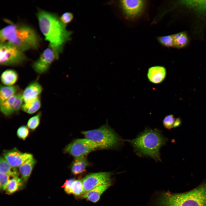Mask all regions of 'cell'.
<instances>
[{"mask_svg": "<svg viewBox=\"0 0 206 206\" xmlns=\"http://www.w3.org/2000/svg\"><path fill=\"white\" fill-rule=\"evenodd\" d=\"M40 30L58 59L66 42L70 39L71 31L57 14L39 9L37 13Z\"/></svg>", "mask_w": 206, "mask_h": 206, "instance_id": "cell-1", "label": "cell"}, {"mask_svg": "<svg viewBox=\"0 0 206 206\" xmlns=\"http://www.w3.org/2000/svg\"><path fill=\"white\" fill-rule=\"evenodd\" d=\"M41 39L33 28L23 23L11 22L0 31V43L8 42L23 52L37 49Z\"/></svg>", "mask_w": 206, "mask_h": 206, "instance_id": "cell-2", "label": "cell"}, {"mask_svg": "<svg viewBox=\"0 0 206 206\" xmlns=\"http://www.w3.org/2000/svg\"><path fill=\"white\" fill-rule=\"evenodd\" d=\"M167 140L160 131L147 128L135 138L126 141L138 154L148 156L159 161H161L160 149Z\"/></svg>", "mask_w": 206, "mask_h": 206, "instance_id": "cell-3", "label": "cell"}, {"mask_svg": "<svg viewBox=\"0 0 206 206\" xmlns=\"http://www.w3.org/2000/svg\"><path fill=\"white\" fill-rule=\"evenodd\" d=\"M158 206H206V185L181 194H162Z\"/></svg>", "mask_w": 206, "mask_h": 206, "instance_id": "cell-4", "label": "cell"}, {"mask_svg": "<svg viewBox=\"0 0 206 206\" xmlns=\"http://www.w3.org/2000/svg\"><path fill=\"white\" fill-rule=\"evenodd\" d=\"M81 133L85 138L97 144L99 148H114L119 145L121 141L118 135L107 124L97 129L83 131Z\"/></svg>", "mask_w": 206, "mask_h": 206, "instance_id": "cell-5", "label": "cell"}, {"mask_svg": "<svg viewBox=\"0 0 206 206\" xmlns=\"http://www.w3.org/2000/svg\"><path fill=\"white\" fill-rule=\"evenodd\" d=\"M24 52L9 43H0V65L16 66L22 64L27 60Z\"/></svg>", "mask_w": 206, "mask_h": 206, "instance_id": "cell-6", "label": "cell"}, {"mask_svg": "<svg viewBox=\"0 0 206 206\" xmlns=\"http://www.w3.org/2000/svg\"><path fill=\"white\" fill-rule=\"evenodd\" d=\"M98 148H99V147L97 144L85 138L73 141L65 147L64 151L65 153L76 158L85 156Z\"/></svg>", "mask_w": 206, "mask_h": 206, "instance_id": "cell-7", "label": "cell"}, {"mask_svg": "<svg viewBox=\"0 0 206 206\" xmlns=\"http://www.w3.org/2000/svg\"><path fill=\"white\" fill-rule=\"evenodd\" d=\"M122 11L128 18L133 19L140 16L146 4L143 0H123L120 2Z\"/></svg>", "mask_w": 206, "mask_h": 206, "instance_id": "cell-8", "label": "cell"}, {"mask_svg": "<svg viewBox=\"0 0 206 206\" xmlns=\"http://www.w3.org/2000/svg\"><path fill=\"white\" fill-rule=\"evenodd\" d=\"M58 59L56 53L49 47L45 49L38 58L32 64V67L37 73L41 74L47 72L53 62Z\"/></svg>", "mask_w": 206, "mask_h": 206, "instance_id": "cell-9", "label": "cell"}, {"mask_svg": "<svg viewBox=\"0 0 206 206\" xmlns=\"http://www.w3.org/2000/svg\"><path fill=\"white\" fill-rule=\"evenodd\" d=\"M111 174L109 172L92 173L86 176L82 180L84 193H86L100 185L111 181Z\"/></svg>", "mask_w": 206, "mask_h": 206, "instance_id": "cell-10", "label": "cell"}, {"mask_svg": "<svg viewBox=\"0 0 206 206\" xmlns=\"http://www.w3.org/2000/svg\"><path fill=\"white\" fill-rule=\"evenodd\" d=\"M2 157L11 165L16 168L33 156L31 153L22 152L15 147L11 149L4 150Z\"/></svg>", "mask_w": 206, "mask_h": 206, "instance_id": "cell-11", "label": "cell"}, {"mask_svg": "<svg viewBox=\"0 0 206 206\" xmlns=\"http://www.w3.org/2000/svg\"><path fill=\"white\" fill-rule=\"evenodd\" d=\"M42 90V86L37 81L30 83L23 92L24 103L30 102L39 97Z\"/></svg>", "mask_w": 206, "mask_h": 206, "instance_id": "cell-12", "label": "cell"}, {"mask_svg": "<svg viewBox=\"0 0 206 206\" xmlns=\"http://www.w3.org/2000/svg\"><path fill=\"white\" fill-rule=\"evenodd\" d=\"M166 70L163 66H155L149 68L147 74V78L150 82L155 84L161 82L165 78Z\"/></svg>", "mask_w": 206, "mask_h": 206, "instance_id": "cell-13", "label": "cell"}, {"mask_svg": "<svg viewBox=\"0 0 206 206\" xmlns=\"http://www.w3.org/2000/svg\"><path fill=\"white\" fill-rule=\"evenodd\" d=\"M111 185V181L100 185L85 193L82 197L93 203L97 202L101 195Z\"/></svg>", "mask_w": 206, "mask_h": 206, "instance_id": "cell-14", "label": "cell"}, {"mask_svg": "<svg viewBox=\"0 0 206 206\" xmlns=\"http://www.w3.org/2000/svg\"><path fill=\"white\" fill-rule=\"evenodd\" d=\"M36 163V160L33 157L19 167V172L24 182H26L29 179Z\"/></svg>", "mask_w": 206, "mask_h": 206, "instance_id": "cell-15", "label": "cell"}, {"mask_svg": "<svg viewBox=\"0 0 206 206\" xmlns=\"http://www.w3.org/2000/svg\"><path fill=\"white\" fill-rule=\"evenodd\" d=\"M179 3L199 13L206 14V0H183Z\"/></svg>", "mask_w": 206, "mask_h": 206, "instance_id": "cell-16", "label": "cell"}, {"mask_svg": "<svg viewBox=\"0 0 206 206\" xmlns=\"http://www.w3.org/2000/svg\"><path fill=\"white\" fill-rule=\"evenodd\" d=\"M89 165L85 156L75 158L71 165V172L75 175L81 174L85 171Z\"/></svg>", "mask_w": 206, "mask_h": 206, "instance_id": "cell-17", "label": "cell"}, {"mask_svg": "<svg viewBox=\"0 0 206 206\" xmlns=\"http://www.w3.org/2000/svg\"><path fill=\"white\" fill-rule=\"evenodd\" d=\"M18 79V74L14 70L9 69L2 74L1 80L2 83L6 86H13Z\"/></svg>", "mask_w": 206, "mask_h": 206, "instance_id": "cell-18", "label": "cell"}, {"mask_svg": "<svg viewBox=\"0 0 206 206\" xmlns=\"http://www.w3.org/2000/svg\"><path fill=\"white\" fill-rule=\"evenodd\" d=\"M19 88L17 86H3L1 85L0 104L17 93Z\"/></svg>", "mask_w": 206, "mask_h": 206, "instance_id": "cell-19", "label": "cell"}, {"mask_svg": "<svg viewBox=\"0 0 206 206\" xmlns=\"http://www.w3.org/2000/svg\"><path fill=\"white\" fill-rule=\"evenodd\" d=\"M0 158V173L7 174L12 177H19V172L16 168L9 164L2 156Z\"/></svg>", "mask_w": 206, "mask_h": 206, "instance_id": "cell-20", "label": "cell"}, {"mask_svg": "<svg viewBox=\"0 0 206 206\" xmlns=\"http://www.w3.org/2000/svg\"><path fill=\"white\" fill-rule=\"evenodd\" d=\"M23 182L19 177H12L10 179L5 190L7 193L10 195L18 191L23 186Z\"/></svg>", "mask_w": 206, "mask_h": 206, "instance_id": "cell-21", "label": "cell"}, {"mask_svg": "<svg viewBox=\"0 0 206 206\" xmlns=\"http://www.w3.org/2000/svg\"><path fill=\"white\" fill-rule=\"evenodd\" d=\"M174 41V47L181 48L187 46L189 43V40L187 33L180 32L173 35Z\"/></svg>", "mask_w": 206, "mask_h": 206, "instance_id": "cell-22", "label": "cell"}, {"mask_svg": "<svg viewBox=\"0 0 206 206\" xmlns=\"http://www.w3.org/2000/svg\"><path fill=\"white\" fill-rule=\"evenodd\" d=\"M41 101L39 97L35 100L28 103H24L21 109L24 112L29 114H32L37 112L40 108Z\"/></svg>", "mask_w": 206, "mask_h": 206, "instance_id": "cell-23", "label": "cell"}, {"mask_svg": "<svg viewBox=\"0 0 206 206\" xmlns=\"http://www.w3.org/2000/svg\"><path fill=\"white\" fill-rule=\"evenodd\" d=\"M17 93L0 104V111L4 116H8L12 115V109L16 98Z\"/></svg>", "mask_w": 206, "mask_h": 206, "instance_id": "cell-24", "label": "cell"}, {"mask_svg": "<svg viewBox=\"0 0 206 206\" xmlns=\"http://www.w3.org/2000/svg\"><path fill=\"white\" fill-rule=\"evenodd\" d=\"M41 115V112H40L28 120L27 126L29 129L33 131L38 127L40 123Z\"/></svg>", "mask_w": 206, "mask_h": 206, "instance_id": "cell-25", "label": "cell"}, {"mask_svg": "<svg viewBox=\"0 0 206 206\" xmlns=\"http://www.w3.org/2000/svg\"><path fill=\"white\" fill-rule=\"evenodd\" d=\"M71 193L76 196H79L84 193L82 180H74L71 187Z\"/></svg>", "mask_w": 206, "mask_h": 206, "instance_id": "cell-26", "label": "cell"}, {"mask_svg": "<svg viewBox=\"0 0 206 206\" xmlns=\"http://www.w3.org/2000/svg\"><path fill=\"white\" fill-rule=\"evenodd\" d=\"M23 102V92H19L12 109V115L18 112L21 108Z\"/></svg>", "mask_w": 206, "mask_h": 206, "instance_id": "cell-27", "label": "cell"}, {"mask_svg": "<svg viewBox=\"0 0 206 206\" xmlns=\"http://www.w3.org/2000/svg\"><path fill=\"white\" fill-rule=\"evenodd\" d=\"M157 39L163 46L167 47H174V41L173 35L158 37Z\"/></svg>", "mask_w": 206, "mask_h": 206, "instance_id": "cell-28", "label": "cell"}, {"mask_svg": "<svg viewBox=\"0 0 206 206\" xmlns=\"http://www.w3.org/2000/svg\"><path fill=\"white\" fill-rule=\"evenodd\" d=\"M29 134V129L27 126L25 125L20 126L17 129L16 134L20 139L25 140L28 136Z\"/></svg>", "mask_w": 206, "mask_h": 206, "instance_id": "cell-29", "label": "cell"}, {"mask_svg": "<svg viewBox=\"0 0 206 206\" xmlns=\"http://www.w3.org/2000/svg\"><path fill=\"white\" fill-rule=\"evenodd\" d=\"M175 119L172 114H170L166 116L164 118L163 123L165 127L168 130H170L173 128Z\"/></svg>", "mask_w": 206, "mask_h": 206, "instance_id": "cell-30", "label": "cell"}, {"mask_svg": "<svg viewBox=\"0 0 206 206\" xmlns=\"http://www.w3.org/2000/svg\"><path fill=\"white\" fill-rule=\"evenodd\" d=\"M9 175L0 173V188L2 191L6 190L10 180Z\"/></svg>", "mask_w": 206, "mask_h": 206, "instance_id": "cell-31", "label": "cell"}, {"mask_svg": "<svg viewBox=\"0 0 206 206\" xmlns=\"http://www.w3.org/2000/svg\"><path fill=\"white\" fill-rule=\"evenodd\" d=\"M73 15L70 12L64 13L60 17V19L62 22L66 25L71 22L73 19Z\"/></svg>", "mask_w": 206, "mask_h": 206, "instance_id": "cell-32", "label": "cell"}, {"mask_svg": "<svg viewBox=\"0 0 206 206\" xmlns=\"http://www.w3.org/2000/svg\"><path fill=\"white\" fill-rule=\"evenodd\" d=\"M74 180L73 179H70L67 180L62 187L64 188L65 191L68 194H70L71 193V187L72 184Z\"/></svg>", "mask_w": 206, "mask_h": 206, "instance_id": "cell-33", "label": "cell"}, {"mask_svg": "<svg viewBox=\"0 0 206 206\" xmlns=\"http://www.w3.org/2000/svg\"><path fill=\"white\" fill-rule=\"evenodd\" d=\"M181 120L180 118H178L175 119L174 122L173 128H177L181 126Z\"/></svg>", "mask_w": 206, "mask_h": 206, "instance_id": "cell-34", "label": "cell"}]
</instances>
